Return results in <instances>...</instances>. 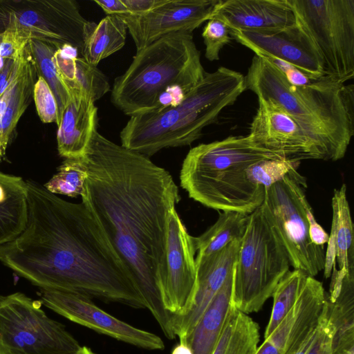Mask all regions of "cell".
<instances>
[{"label":"cell","instance_id":"obj_12","mask_svg":"<svg viewBox=\"0 0 354 354\" xmlns=\"http://www.w3.org/2000/svg\"><path fill=\"white\" fill-rule=\"evenodd\" d=\"M41 303L66 319L135 346L162 350V339L107 313L82 292L40 288Z\"/></svg>","mask_w":354,"mask_h":354},{"label":"cell","instance_id":"obj_2","mask_svg":"<svg viewBox=\"0 0 354 354\" xmlns=\"http://www.w3.org/2000/svg\"><path fill=\"white\" fill-rule=\"evenodd\" d=\"M24 231L0 246V261L41 289L66 290L146 308L129 272L82 201H66L26 180Z\"/></svg>","mask_w":354,"mask_h":354},{"label":"cell","instance_id":"obj_33","mask_svg":"<svg viewBox=\"0 0 354 354\" xmlns=\"http://www.w3.org/2000/svg\"><path fill=\"white\" fill-rule=\"evenodd\" d=\"M300 162L286 159L259 160L247 168L248 178L254 185L266 190L290 171L298 169Z\"/></svg>","mask_w":354,"mask_h":354},{"label":"cell","instance_id":"obj_39","mask_svg":"<svg viewBox=\"0 0 354 354\" xmlns=\"http://www.w3.org/2000/svg\"><path fill=\"white\" fill-rule=\"evenodd\" d=\"M165 0H122L130 15H143L162 4Z\"/></svg>","mask_w":354,"mask_h":354},{"label":"cell","instance_id":"obj_40","mask_svg":"<svg viewBox=\"0 0 354 354\" xmlns=\"http://www.w3.org/2000/svg\"><path fill=\"white\" fill-rule=\"evenodd\" d=\"M331 354H354V331L333 335Z\"/></svg>","mask_w":354,"mask_h":354},{"label":"cell","instance_id":"obj_11","mask_svg":"<svg viewBox=\"0 0 354 354\" xmlns=\"http://www.w3.org/2000/svg\"><path fill=\"white\" fill-rule=\"evenodd\" d=\"M90 23L74 0H0V33L15 30L30 39L71 45L81 53Z\"/></svg>","mask_w":354,"mask_h":354},{"label":"cell","instance_id":"obj_14","mask_svg":"<svg viewBox=\"0 0 354 354\" xmlns=\"http://www.w3.org/2000/svg\"><path fill=\"white\" fill-rule=\"evenodd\" d=\"M258 105L248 135L254 143L289 160H330L325 149L278 104L258 97Z\"/></svg>","mask_w":354,"mask_h":354},{"label":"cell","instance_id":"obj_32","mask_svg":"<svg viewBox=\"0 0 354 354\" xmlns=\"http://www.w3.org/2000/svg\"><path fill=\"white\" fill-rule=\"evenodd\" d=\"M74 91L86 93L95 102L110 91V84L108 77L96 66L90 64L82 57H77L69 93Z\"/></svg>","mask_w":354,"mask_h":354},{"label":"cell","instance_id":"obj_20","mask_svg":"<svg viewBox=\"0 0 354 354\" xmlns=\"http://www.w3.org/2000/svg\"><path fill=\"white\" fill-rule=\"evenodd\" d=\"M70 95L57 126V149L66 159H77L84 156L97 129V108L83 92L71 91Z\"/></svg>","mask_w":354,"mask_h":354},{"label":"cell","instance_id":"obj_21","mask_svg":"<svg viewBox=\"0 0 354 354\" xmlns=\"http://www.w3.org/2000/svg\"><path fill=\"white\" fill-rule=\"evenodd\" d=\"M332 224L325 252L324 275L331 276L333 268L336 266L337 272L354 275V234L349 203L346 196V186L342 184L335 189L332 198Z\"/></svg>","mask_w":354,"mask_h":354},{"label":"cell","instance_id":"obj_26","mask_svg":"<svg viewBox=\"0 0 354 354\" xmlns=\"http://www.w3.org/2000/svg\"><path fill=\"white\" fill-rule=\"evenodd\" d=\"M259 342L258 324L232 305L212 354H255Z\"/></svg>","mask_w":354,"mask_h":354},{"label":"cell","instance_id":"obj_5","mask_svg":"<svg viewBox=\"0 0 354 354\" xmlns=\"http://www.w3.org/2000/svg\"><path fill=\"white\" fill-rule=\"evenodd\" d=\"M265 159H285L254 143L248 136H229L192 148L180 172L189 196L221 212L250 214L263 203L266 190L248 179L247 168Z\"/></svg>","mask_w":354,"mask_h":354},{"label":"cell","instance_id":"obj_37","mask_svg":"<svg viewBox=\"0 0 354 354\" xmlns=\"http://www.w3.org/2000/svg\"><path fill=\"white\" fill-rule=\"evenodd\" d=\"M334 332V326L327 313L326 300L324 311L319 322L316 338L308 354H331Z\"/></svg>","mask_w":354,"mask_h":354},{"label":"cell","instance_id":"obj_16","mask_svg":"<svg viewBox=\"0 0 354 354\" xmlns=\"http://www.w3.org/2000/svg\"><path fill=\"white\" fill-rule=\"evenodd\" d=\"M232 39L257 55L272 56L297 67L311 77L326 75L322 59L314 43L297 23L282 30L230 29Z\"/></svg>","mask_w":354,"mask_h":354},{"label":"cell","instance_id":"obj_18","mask_svg":"<svg viewBox=\"0 0 354 354\" xmlns=\"http://www.w3.org/2000/svg\"><path fill=\"white\" fill-rule=\"evenodd\" d=\"M326 298L322 283L308 276L294 305L266 339L284 354L292 353L318 326Z\"/></svg>","mask_w":354,"mask_h":354},{"label":"cell","instance_id":"obj_9","mask_svg":"<svg viewBox=\"0 0 354 354\" xmlns=\"http://www.w3.org/2000/svg\"><path fill=\"white\" fill-rule=\"evenodd\" d=\"M314 43L326 75L344 84L354 76V0H288Z\"/></svg>","mask_w":354,"mask_h":354},{"label":"cell","instance_id":"obj_17","mask_svg":"<svg viewBox=\"0 0 354 354\" xmlns=\"http://www.w3.org/2000/svg\"><path fill=\"white\" fill-rule=\"evenodd\" d=\"M241 239H236L210 256L197 258L196 288L189 311L181 317H171L176 337L186 341L214 297L232 272Z\"/></svg>","mask_w":354,"mask_h":354},{"label":"cell","instance_id":"obj_24","mask_svg":"<svg viewBox=\"0 0 354 354\" xmlns=\"http://www.w3.org/2000/svg\"><path fill=\"white\" fill-rule=\"evenodd\" d=\"M28 219L26 181L0 171V246L14 240Z\"/></svg>","mask_w":354,"mask_h":354},{"label":"cell","instance_id":"obj_1","mask_svg":"<svg viewBox=\"0 0 354 354\" xmlns=\"http://www.w3.org/2000/svg\"><path fill=\"white\" fill-rule=\"evenodd\" d=\"M82 201L129 272L165 335L174 339L160 290L166 272L169 215L180 196L171 175L149 158L119 145L95 129L84 156Z\"/></svg>","mask_w":354,"mask_h":354},{"label":"cell","instance_id":"obj_44","mask_svg":"<svg viewBox=\"0 0 354 354\" xmlns=\"http://www.w3.org/2000/svg\"><path fill=\"white\" fill-rule=\"evenodd\" d=\"M171 354H193L189 345L185 340H180L172 349Z\"/></svg>","mask_w":354,"mask_h":354},{"label":"cell","instance_id":"obj_4","mask_svg":"<svg viewBox=\"0 0 354 354\" xmlns=\"http://www.w3.org/2000/svg\"><path fill=\"white\" fill-rule=\"evenodd\" d=\"M243 74L221 66L203 77L176 106L131 116L121 145L149 158L162 149L191 145L245 91Z\"/></svg>","mask_w":354,"mask_h":354},{"label":"cell","instance_id":"obj_27","mask_svg":"<svg viewBox=\"0 0 354 354\" xmlns=\"http://www.w3.org/2000/svg\"><path fill=\"white\" fill-rule=\"evenodd\" d=\"M248 214L221 212L217 221L198 236H194L197 258L214 254L231 242L241 239Z\"/></svg>","mask_w":354,"mask_h":354},{"label":"cell","instance_id":"obj_42","mask_svg":"<svg viewBox=\"0 0 354 354\" xmlns=\"http://www.w3.org/2000/svg\"><path fill=\"white\" fill-rule=\"evenodd\" d=\"M317 328L318 326L304 339L295 350L289 354H308L316 338Z\"/></svg>","mask_w":354,"mask_h":354},{"label":"cell","instance_id":"obj_30","mask_svg":"<svg viewBox=\"0 0 354 354\" xmlns=\"http://www.w3.org/2000/svg\"><path fill=\"white\" fill-rule=\"evenodd\" d=\"M307 277L303 272L293 269L288 272L279 281L272 295L273 306L265 330L264 339L270 335L292 307Z\"/></svg>","mask_w":354,"mask_h":354},{"label":"cell","instance_id":"obj_43","mask_svg":"<svg viewBox=\"0 0 354 354\" xmlns=\"http://www.w3.org/2000/svg\"><path fill=\"white\" fill-rule=\"evenodd\" d=\"M255 354H284L270 342L264 339L260 346L257 348Z\"/></svg>","mask_w":354,"mask_h":354},{"label":"cell","instance_id":"obj_28","mask_svg":"<svg viewBox=\"0 0 354 354\" xmlns=\"http://www.w3.org/2000/svg\"><path fill=\"white\" fill-rule=\"evenodd\" d=\"M38 77H41L52 90L58 107L57 125L70 100V93L63 82L53 59L58 46L37 39H30L26 45Z\"/></svg>","mask_w":354,"mask_h":354},{"label":"cell","instance_id":"obj_41","mask_svg":"<svg viewBox=\"0 0 354 354\" xmlns=\"http://www.w3.org/2000/svg\"><path fill=\"white\" fill-rule=\"evenodd\" d=\"M94 2L99 6L107 15H128L129 11L122 0H95Z\"/></svg>","mask_w":354,"mask_h":354},{"label":"cell","instance_id":"obj_7","mask_svg":"<svg viewBox=\"0 0 354 354\" xmlns=\"http://www.w3.org/2000/svg\"><path fill=\"white\" fill-rule=\"evenodd\" d=\"M286 252L261 206L248 214L233 268L232 304L245 314L259 311L290 271Z\"/></svg>","mask_w":354,"mask_h":354},{"label":"cell","instance_id":"obj_35","mask_svg":"<svg viewBox=\"0 0 354 354\" xmlns=\"http://www.w3.org/2000/svg\"><path fill=\"white\" fill-rule=\"evenodd\" d=\"M37 111L44 123L57 122L58 107L55 95L46 82L38 77L33 90Z\"/></svg>","mask_w":354,"mask_h":354},{"label":"cell","instance_id":"obj_23","mask_svg":"<svg viewBox=\"0 0 354 354\" xmlns=\"http://www.w3.org/2000/svg\"><path fill=\"white\" fill-rule=\"evenodd\" d=\"M233 271L186 340L193 354H212L232 306Z\"/></svg>","mask_w":354,"mask_h":354},{"label":"cell","instance_id":"obj_34","mask_svg":"<svg viewBox=\"0 0 354 354\" xmlns=\"http://www.w3.org/2000/svg\"><path fill=\"white\" fill-rule=\"evenodd\" d=\"M202 37L205 46V57L210 62L219 59V53L232 39L229 27L221 20L210 18L207 21Z\"/></svg>","mask_w":354,"mask_h":354},{"label":"cell","instance_id":"obj_38","mask_svg":"<svg viewBox=\"0 0 354 354\" xmlns=\"http://www.w3.org/2000/svg\"><path fill=\"white\" fill-rule=\"evenodd\" d=\"M23 53L17 59H7L4 65L0 68V95L13 80L19 67Z\"/></svg>","mask_w":354,"mask_h":354},{"label":"cell","instance_id":"obj_45","mask_svg":"<svg viewBox=\"0 0 354 354\" xmlns=\"http://www.w3.org/2000/svg\"><path fill=\"white\" fill-rule=\"evenodd\" d=\"M69 354H96L90 348L86 346H81L76 351Z\"/></svg>","mask_w":354,"mask_h":354},{"label":"cell","instance_id":"obj_19","mask_svg":"<svg viewBox=\"0 0 354 354\" xmlns=\"http://www.w3.org/2000/svg\"><path fill=\"white\" fill-rule=\"evenodd\" d=\"M210 18L241 30H282L297 24L288 0H219Z\"/></svg>","mask_w":354,"mask_h":354},{"label":"cell","instance_id":"obj_29","mask_svg":"<svg viewBox=\"0 0 354 354\" xmlns=\"http://www.w3.org/2000/svg\"><path fill=\"white\" fill-rule=\"evenodd\" d=\"M327 313L334 335L354 330V275H346L339 285L330 286Z\"/></svg>","mask_w":354,"mask_h":354},{"label":"cell","instance_id":"obj_6","mask_svg":"<svg viewBox=\"0 0 354 354\" xmlns=\"http://www.w3.org/2000/svg\"><path fill=\"white\" fill-rule=\"evenodd\" d=\"M205 73L192 33L167 35L136 51L126 71L115 79L111 100L130 117L156 111L166 89L179 86L188 93Z\"/></svg>","mask_w":354,"mask_h":354},{"label":"cell","instance_id":"obj_25","mask_svg":"<svg viewBox=\"0 0 354 354\" xmlns=\"http://www.w3.org/2000/svg\"><path fill=\"white\" fill-rule=\"evenodd\" d=\"M127 32L126 23L120 15H106L98 24L91 21L84 36L82 57L97 66L103 59L123 48Z\"/></svg>","mask_w":354,"mask_h":354},{"label":"cell","instance_id":"obj_13","mask_svg":"<svg viewBox=\"0 0 354 354\" xmlns=\"http://www.w3.org/2000/svg\"><path fill=\"white\" fill-rule=\"evenodd\" d=\"M196 253L191 236L176 208L171 210L167 229L166 272L160 299L171 317L189 311L196 288Z\"/></svg>","mask_w":354,"mask_h":354},{"label":"cell","instance_id":"obj_31","mask_svg":"<svg viewBox=\"0 0 354 354\" xmlns=\"http://www.w3.org/2000/svg\"><path fill=\"white\" fill-rule=\"evenodd\" d=\"M87 177V171L80 158L65 159L44 187L52 194L75 198L82 195Z\"/></svg>","mask_w":354,"mask_h":354},{"label":"cell","instance_id":"obj_3","mask_svg":"<svg viewBox=\"0 0 354 354\" xmlns=\"http://www.w3.org/2000/svg\"><path fill=\"white\" fill-rule=\"evenodd\" d=\"M245 77V89L269 100L290 114L328 153L343 158L354 134V88L326 75L297 86L261 56L255 55Z\"/></svg>","mask_w":354,"mask_h":354},{"label":"cell","instance_id":"obj_8","mask_svg":"<svg viewBox=\"0 0 354 354\" xmlns=\"http://www.w3.org/2000/svg\"><path fill=\"white\" fill-rule=\"evenodd\" d=\"M306 178L298 169L288 173L266 189L261 207L282 243L290 266L315 277L324 270V246L312 243L309 236Z\"/></svg>","mask_w":354,"mask_h":354},{"label":"cell","instance_id":"obj_22","mask_svg":"<svg viewBox=\"0 0 354 354\" xmlns=\"http://www.w3.org/2000/svg\"><path fill=\"white\" fill-rule=\"evenodd\" d=\"M38 78L35 65L26 46L18 71L10 85V96L0 115V165L19 120L33 97Z\"/></svg>","mask_w":354,"mask_h":354},{"label":"cell","instance_id":"obj_10","mask_svg":"<svg viewBox=\"0 0 354 354\" xmlns=\"http://www.w3.org/2000/svg\"><path fill=\"white\" fill-rule=\"evenodd\" d=\"M41 304L21 292L0 295V354H69L80 348Z\"/></svg>","mask_w":354,"mask_h":354},{"label":"cell","instance_id":"obj_15","mask_svg":"<svg viewBox=\"0 0 354 354\" xmlns=\"http://www.w3.org/2000/svg\"><path fill=\"white\" fill-rule=\"evenodd\" d=\"M218 1L165 0L145 15L122 17L139 50L167 35L192 33L209 19Z\"/></svg>","mask_w":354,"mask_h":354},{"label":"cell","instance_id":"obj_36","mask_svg":"<svg viewBox=\"0 0 354 354\" xmlns=\"http://www.w3.org/2000/svg\"><path fill=\"white\" fill-rule=\"evenodd\" d=\"M30 39L15 30H6L0 33V68L7 59H17L23 53Z\"/></svg>","mask_w":354,"mask_h":354}]
</instances>
